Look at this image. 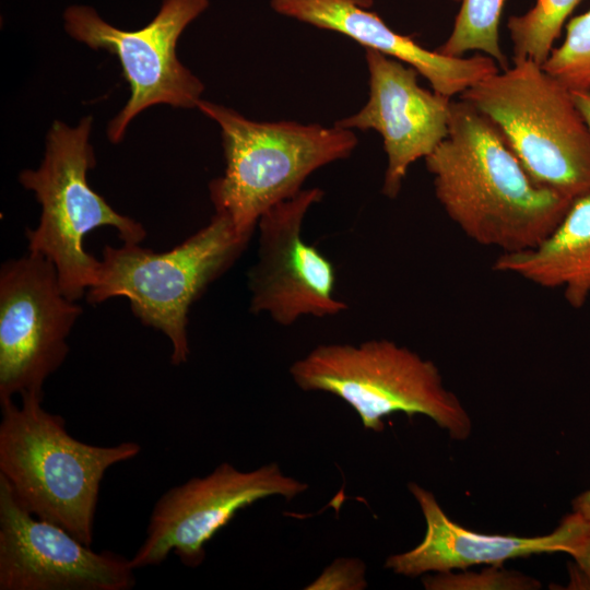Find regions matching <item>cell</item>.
<instances>
[{
	"instance_id": "obj_23",
	"label": "cell",
	"mask_w": 590,
	"mask_h": 590,
	"mask_svg": "<svg viewBox=\"0 0 590 590\" xmlns=\"http://www.w3.org/2000/svg\"><path fill=\"white\" fill-rule=\"evenodd\" d=\"M573 98L590 129V91H570Z\"/></svg>"
},
{
	"instance_id": "obj_8",
	"label": "cell",
	"mask_w": 590,
	"mask_h": 590,
	"mask_svg": "<svg viewBox=\"0 0 590 590\" xmlns=\"http://www.w3.org/2000/svg\"><path fill=\"white\" fill-rule=\"evenodd\" d=\"M209 7V0H163L144 27L125 31L104 21L87 5H71L63 14L66 32L92 49L117 56L130 85V97L109 121L107 137L119 143L130 121L153 105L196 108L203 83L177 58L184 30Z\"/></svg>"
},
{
	"instance_id": "obj_2",
	"label": "cell",
	"mask_w": 590,
	"mask_h": 590,
	"mask_svg": "<svg viewBox=\"0 0 590 590\" xmlns=\"http://www.w3.org/2000/svg\"><path fill=\"white\" fill-rule=\"evenodd\" d=\"M1 403L0 476L34 516L58 524L92 546L101 483L106 471L137 457L141 446L83 442L66 421L43 408V394Z\"/></svg>"
},
{
	"instance_id": "obj_1",
	"label": "cell",
	"mask_w": 590,
	"mask_h": 590,
	"mask_svg": "<svg viewBox=\"0 0 590 590\" xmlns=\"http://www.w3.org/2000/svg\"><path fill=\"white\" fill-rule=\"evenodd\" d=\"M424 160L448 217L500 253L536 246L574 201L534 182L496 125L463 99L451 103L448 135Z\"/></svg>"
},
{
	"instance_id": "obj_17",
	"label": "cell",
	"mask_w": 590,
	"mask_h": 590,
	"mask_svg": "<svg viewBox=\"0 0 590 590\" xmlns=\"http://www.w3.org/2000/svg\"><path fill=\"white\" fill-rule=\"evenodd\" d=\"M505 0H461L451 34L435 50L448 57H462L480 50L493 58L502 70L509 68L499 45V20Z\"/></svg>"
},
{
	"instance_id": "obj_19",
	"label": "cell",
	"mask_w": 590,
	"mask_h": 590,
	"mask_svg": "<svg viewBox=\"0 0 590 590\" xmlns=\"http://www.w3.org/2000/svg\"><path fill=\"white\" fill-rule=\"evenodd\" d=\"M541 67L570 91H590V10L569 21L565 40Z\"/></svg>"
},
{
	"instance_id": "obj_14",
	"label": "cell",
	"mask_w": 590,
	"mask_h": 590,
	"mask_svg": "<svg viewBox=\"0 0 590 590\" xmlns=\"http://www.w3.org/2000/svg\"><path fill=\"white\" fill-rule=\"evenodd\" d=\"M409 489L423 512L426 532L417 546L389 556L385 563L386 568L405 577L480 564L502 566L509 559L543 553H568L590 530V523L573 512L552 533L542 536L479 533L451 521L429 491L413 482L409 483Z\"/></svg>"
},
{
	"instance_id": "obj_21",
	"label": "cell",
	"mask_w": 590,
	"mask_h": 590,
	"mask_svg": "<svg viewBox=\"0 0 590 590\" xmlns=\"http://www.w3.org/2000/svg\"><path fill=\"white\" fill-rule=\"evenodd\" d=\"M366 567L358 558H337L316 578L307 590H362L367 587Z\"/></svg>"
},
{
	"instance_id": "obj_7",
	"label": "cell",
	"mask_w": 590,
	"mask_h": 590,
	"mask_svg": "<svg viewBox=\"0 0 590 590\" xmlns=\"http://www.w3.org/2000/svg\"><path fill=\"white\" fill-rule=\"evenodd\" d=\"M92 125L91 116L75 127L54 121L42 164L19 176L42 206L38 225L26 231L28 251L54 263L61 290L71 300L86 294L99 266L84 249L90 232L111 226L129 244H140L146 236L142 224L115 211L87 182V172L96 164L90 143Z\"/></svg>"
},
{
	"instance_id": "obj_11",
	"label": "cell",
	"mask_w": 590,
	"mask_h": 590,
	"mask_svg": "<svg viewBox=\"0 0 590 590\" xmlns=\"http://www.w3.org/2000/svg\"><path fill=\"white\" fill-rule=\"evenodd\" d=\"M322 196L319 188L303 189L260 216L257 260L248 271L252 314L286 327L302 317L324 318L347 309L335 295L332 262L303 236L306 214Z\"/></svg>"
},
{
	"instance_id": "obj_20",
	"label": "cell",
	"mask_w": 590,
	"mask_h": 590,
	"mask_svg": "<svg viewBox=\"0 0 590 590\" xmlns=\"http://www.w3.org/2000/svg\"><path fill=\"white\" fill-rule=\"evenodd\" d=\"M423 585L429 590H532L541 588L540 581L522 575L491 565V568L480 573L450 571L436 573L423 578Z\"/></svg>"
},
{
	"instance_id": "obj_6",
	"label": "cell",
	"mask_w": 590,
	"mask_h": 590,
	"mask_svg": "<svg viewBox=\"0 0 590 590\" xmlns=\"http://www.w3.org/2000/svg\"><path fill=\"white\" fill-rule=\"evenodd\" d=\"M460 99L496 125L534 182L571 199L590 191V129L570 90L541 66L514 60Z\"/></svg>"
},
{
	"instance_id": "obj_10",
	"label": "cell",
	"mask_w": 590,
	"mask_h": 590,
	"mask_svg": "<svg viewBox=\"0 0 590 590\" xmlns=\"http://www.w3.org/2000/svg\"><path fill=\"white\" fill-rule=\"evenodd\" d=\"M308 484L285 475L278 463L240 471L228 462L211 473L170 487L155 503L145 538L130 558L134 569L162 564L170 553L196 568L205 558V545L235 515L260 499L287 500Z\"/></svg>"
},
{
	"instance_id": "obj_5",
	"label": "cell",
	"mask_w": 590,
	"mask_h": 590,
	"mask_svg": "<svg viewBox=\"0 0 590 590\" xmlns=\"http://www.w3.org/2000/svg\"><path fill=\"white\" fill-rule=\"evenodd\" d=\"M304 391L333 394L359 416L365 429L381 432L393 413L422 414L464 440L472 422L457 396L444 386L437 366L387 339L359 344H320L290 367Z\"/></svg>"
},
{
	"instance_id": "obj_12",
	"label": "cell",
	"mask_w": 590,
	"mask_h": 590,
	"mask_svg": "<svg viewBox=\"0 0 590 590\" xmlns=\"http://www.w3.org/2000/svg\"><path fill=\"white\" fill-rule=\"evenodd\" d=\"M134 570L31 514L0 476V590H129Z\"/></svg>"
},
{
	"instance_id": "obj_4",
	"label": "cell",
	"mask_w": 590,
	"mask_h": 590,
	"mask_svg": "<svg viewBox=\"0 0 590 590\" xmlns=\"http://www.w3.org/2000/svg\"><path fill=\"white\" fill-rule=\"evenodd\" d=\"M250 238L239 234L226 214L215 212L208 225L168 251L155 252L129 243L107 245L85 294L87 303L126 297L143 324L168 338L170 362L181 365L190 355L187 326L191 305L233 266Z\"/></svg>"
},
{
	"instance_id": "obj_15",
	"label": "cell",
	"mask_w": 590,
	"mask_h": 590,
	"mask_svg": "<svg viewBox=\"0 0 590 590\" xmlns=\"http://www.w3.org/2000/svg\"><path fill=\"white\" fill-rule=\"evenodd\" d=\"M371 3V0H271L272 9L279 14L341 33L365 49L377 50L414 68L434 92L449 98L499 71L497 62L488 56L448 57L420 46L368 11Z\"/></svg>"
},
{
	"instance_id": "obj_16",
	"label": "cell",
	"mask_w": 590,
	"mask_h": 590,
	"mask_svg": "<svg viewBox=\"0 0 590 590\" xmlns=\"http://www.w3.org/2000/svg\"><path fill=\"white\" fill-rule=\"evenodd\" d=\"M493 270L545 288H560L574 308L590 296V191L574 199L557 226L536 246L500 253Z\"/></svg>"
},
{
	"instance_id": "obj_18",
	"label": "cell",
	"mask_w": 590,
	"mask_h": 590,
	"mask_svg": "<svg viewBox=\"0 0 590 590\" xmlns=\"http://www.w3.org/2000/svg\"><path fill=\"white\" fill-rule=\"evenodd\" d=\"M581 0H536L524 14L508 19L512 60L529 59L542 66L562 27Z\"/></svg>"
},
{
	"instance_id": "obj_3",
	"label": "cell",
	"mask_w": 590,
	"mask_h": 590,
	"mask_svg": "<svg viewBox=\"0 0 590 590\" xmlns=\"http://www.w3.org/2000/svg\"><path fill=\"white\" fill-rule=\"evenodd\" d=\"M197 108L221 129L225 172L209 186L215 212L248 237L267 210L296 196L314 172L346 158L357 145L352 130L337 126L255 121L203 99Z\"/></svg>"
},
{
	"instance_id": "obj_25",
	"label": "cell",
	"mask_w": 590,
	"mask_h": 590,
	"mask_svg": "<svg viewBox=\"0 0 590 590\" xmlns=\"http://www.w3.org/2000/svg\"><path fill=\"white\" fill-rule=\"evenodd\" d=\"M455 1H459V0H455Z\"/></svg>"
},
{
	"instance_id": "obj_13",
	"label": "cell",
	"mask_w": 590,
	"mask_h": 590,
	"mask_svg": "<svg viewBox=\"0 0 590 590\" xmlns=\"http://www.w3.org/2000/svg\"><path fill=\"white\" fill-rule=\"evenodd\" d=\"M369 97L356 114L335 121L343 129L375 130L384 141L387 168L382 193L394 199L410 166L448 135L451 98L423 88L418 72L382 52L365 49Z\"/></svg>"
},
{
	"instance_id": "obj_22",
	"label": "cell",
	"mask_w": 590,
	"mask_h": 590,
	"mask_svg": "<svg viewBox=\"0 0 590 590\" xmlns=\"http://www.w3.org/2000/svg\"><path fill=\"white\" fill-rule=\"evenodd\" d=\"M567 554L576 564L575 585L590 589V530L576 541Z\"/></svg>"
},
{
	"instance_id": "obj_9",
	"label": "cell",
	"mask_w": 590,
	"mask_h": 590,
	"mask_svg": "<svg viewBox=\"0 0 590 590\" xmlns=\"http://www.w3.org/2000/svg\"><path fill=\"white\" fill-rule=\"evenodd\" d=\"M82 308L62 292L54 263L37 252L0 270V404L43 394L46 379L64 362L67 338Z\"/></svg>"
},
{
	"instance_id": "obj_24",
	"label": "cell",
	"mask_w": 590,
	"mask_h": 590,
	"mask_svg": "<svg viewBox=\"0 0 590 590\" xmlns=\"http://www.w3.org/2000/svg\"><path fill=\"white\" fill-rule=\"evenodd\" d=\"M573 509L590 523V489L574 499Z\"/></svg>"
}]
</instances>
